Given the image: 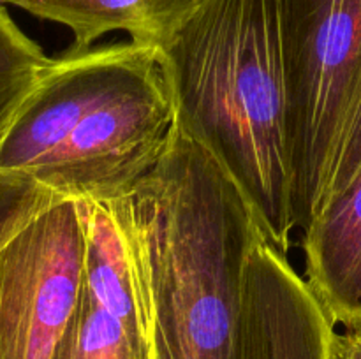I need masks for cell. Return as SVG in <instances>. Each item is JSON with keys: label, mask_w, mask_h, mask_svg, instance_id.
Returning <instances> with one entry per match:
<instances>
[{"label": "cell", "mask_w": 361, "mask_h": 359, "mask_svg": "<svg viewBox=\"0 0 361 359\" xmlns=\"http://www.w3.org/2000/svg\"><path fill=\"white\" fill-rule=\"evenodd\" d=\"M303 278L334 324L361 317V169L302 232Z\"/></svg>", "instance_id": "9"}, {"label": "cell", "mask_w": 361, "mask_h": 359, "mask_svg": "<svg viewBox=\"0 0 361 359\" xmlns=\"http://www.w3.org/2000/svg\"><path fill=\"white\" fill-rule=\"evenodd\" d=\"M361 169V94L358 102H356V108L353 111L351 120L348 123V129H345L344 137H342L341 150H338L337 162H335L334 175H331L330 189H328L326 196V206L331 199H334L337 194H341L349 183L353 182V178L356 176ZM317 217V215H316Z\"/></svg>", "instance_id": "13"}, {"label": "cell", "mask_w": 361, "mask_h": 359, "mask_svg": "<svg viewBox=\"0 0 361 359\" xmlns=\"http://www.w3.org/2000/svg\"><path fill=\"white\" fill-rule=\"evenodd\" d=\"M175 123L176 106L159 62L90 113L30 175L63 199H118L154 169Z\"/></svg>", "instance_id": "5"}, {"label": "cell", "mask_w": 361, "mask_h": 359, "mask_svg": "<svg viewBox=\"0 0 361 359\" xmlns=\"http://www.w3.org/2000/svg\"><path fill=\"white\" fill-rule=\"evenodd\" d=\"M49 62L0 4V144Z\"/></svg>", "instance_id": "11"}, {"label": "cell", "mask_w": 361, "mask_h": 359, "mask_svg": "<svg viewBox=\"0 0 361 359\" xmlns=\"http://www.w3.org/2000/svg\"><path fill=\"white\" fill-rule=\"evenodd\" d=\"M157 63L159 49L130 41L67 49L51 58L0 144V169L30 172L90 113Z\"/></svg>", "instance_id": "6"}, {"label": "cell", "mask_w": 361, "mask_h": 359, "mask_svg": "<svg viewBox=\"0 0 361 359\" xmlns=\"http://www.w3.org/2000/svg\"><path fill=\"white\" fill-rule=\"evenodd\" d=\"M116 203L150 359H235L247 263L264 232L231 176L176 120L154 169Z\"/></svg>", "instance_id": "1"}, {"label": "cell", "mask_w": 361, "mask_h": 359, "mask_svg": "<svg viewBox=\"0 0 361 359\" xmlns=\"http://www.w3.org/2000/svg\"><path fill=\"white\" fill-rule=\"evenodd\" d=\"M204 0H0L73 32L69 49L81 51L109 32L161 49Z\"/></svg>", "instance_id": "10"}, {"label": "cell", "mask_w": 361, "mask_h": 359, "mask_svg": "<svg viewBox=\"0 0 361 359\" xmlns=\"http://www.w3.org/2000/svg\"><path fill=\"white\" fill-rule=\"evenodd\" d=\"M180 125L289 253L296 232L284 0H204L159 49Z\"/></svg>", "instance_id": "2"}, {"label": "cell", "mask_w": 361, "mask_h": 359, "mask_svg": "<svg viewBox=\"0 0 361 359\" xmlns=\"http://www.w3.org/2000/svg\"><path fill=\"white\" fill-rule=\"evenodd\" d=\"M63 199L27 171L0 169V248L35 215Z\"/></svg>", "instance_id": "12"}, {"label": "cell", "mask_w": 361, "mask_h": 359, "mask_svg": "<svg viewBox=\"0 0 361 359\" xmlns=\"http://www.w3.org/2000/svg\"><path fill=\"white\" fill-rule=\"evenodd\" d=\"M296 231L326 203L361 94V0H284Z\"/></svg>", "instance_id": "3"}, {"label": "cell", "mask_w": 361, "mask_h": 359, "mask_svg": "<svg viewBox=\"0 0 361 359\" xmlns=\"http://www.w3.org/2000/svg\"><path fill=\"white\" fill-rule=\"evenodd\" d=\"M81 204L83 270L62 359H150L143 303L118 203Z\"/></svg>", "instance_id": "7"}, {"label": "cell", "mask_w": 361, "mask_h": 359, "mask_svg": "<svg viewBox=\"0 0 361 359\" xmlns=\"http://www.w3.org/2000/svg\"><path fill=\"white\" fill-rule=\"evenodd\" d=\"M83 256L76 199L53 203L0 248V359H62Z\"/></svg>", "instance_id": "4"}, {"label": "cell", "mask_w": 361, "mask_h": 359, "mask_svg": "<svg viewBox=\"0 0 361 359\" xmlns=\"http://www.w3.org/2000/svg\"><path fill=\"white\" fill-rule=\"evenodd\" d=\"M326 359H361V317L335 326Z\"/></svg>", "instance_id": "14"}, {"label": "cell", "mask_w": 361, "mask_h": 359, "mask_svg": "<svg viewBox=\"0 0 361 359\" xmlns=\"http://www.w3.org/2000/svg\"><path fill=\"white\" fill-rule=\"evenodd\" d=\"M334 331L288 253L261 236L247 263L235 359H326Z\"/></svg>", "instance_id": "8"}]
</instances>
